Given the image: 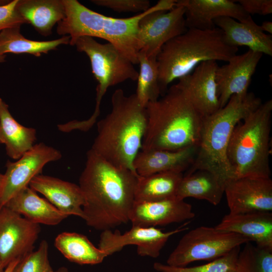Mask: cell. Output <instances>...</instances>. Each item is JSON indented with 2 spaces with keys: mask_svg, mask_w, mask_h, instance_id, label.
<instances>
[{
  "mask_svg": "<svg viewBox=\"0 0 272 272\" xmlns=\"http://www.w3.org/2000/svg\"><path fill=\"white\" fill-rule=\"evenodd\" d=\"M91 3L113 11L122 12L143 13L150 7L148 0H92Z\"/></svg>",
  "mask_w": 272,
  "mask_h": 272,
  "instance_id": "obj_34",
  "label": "cell"
},
{
  "mask_svg": "<svg viewBox=\"0 0 272 272\" xmlns=\"http://www.w3.org/2000/svg\"><path fill=\"white\" fill-rule=\"evenodd\" d=\"M29 186L64 214L83 218L84 198L79 185L40 174L32 179Z\"/></svg>",
  "mask_w": 272,
  "mask_h": 272,
  "instance_id": "obj_20",
  "label": "cell"
},
{
  "mask_svg": "<svg viewBox=\"0 0 272 272\" xmlns=\"http://www.w3.org/2000/svg\"><path fill=\"white\" fill-rule=\"evenodd\" d=\"M263 54L248 49L236 54L226 64L218 66L216 72L217 95L220 108L233 95H245Z\"/></svg>",
  "mask_w": 272,
  "mask_h": 272,
  "instance_id": "obj_15",
  "label": "cell"
},
{
  "mask_svg": "<svg viewBox=\"0 0 272 272\" xmlns=\"http://www.w3.org/2000/svg\"><path fill=\"white\" fill-rule=\"evenodd\" d=\"M3 179V174L0 173V190L1 188Z\"/></svg>",
  "mask_w": 272,
  "mask_h": 272,
  "instance_id": "obj_43",
  "label": "cell"
},
{
  "mask_svg": "<svg viewBox=\"0 0 272 272\" xmlns=\"http://www.w3.org/2000/svg\"><path fill=\"white\" fill-rule=\"evenodd\" d=\"M197 146H190L177 151L140 150L135 156L133 168L136 173L145 176L163 172L183 173L192 165Z\"/></svg>",
  "mask_w": 272,
  "mask_h": 272,
  "instance_id": "obj_21",
  "label": "cell"
},
{
  "mask_svg": "<svg viewBox=\"0 0 272 272\" xmlns=\"http://www.w3.org/2000/svg\"><path fill=\"white\" fill-rule=\"evenodd\" d=\"M175 0H160L140 21L137 33L138 52L157 56L163 46L187 30L184 9Z\"/></svg>",
  "mask_w": 272,
  "mask_h": 272,
  "instance_id": "obj_10",
  "label": "cell"
},
{
  "mask_svg": "<svg viewBox=\"0 0 272 272\" xmlns=\"http://www.w3.org/2000/svg\"><path fill=\"white\" fill-rule=\"evenodd\" d=\"M146 125V108L135 94L127 96L116 89L110 112L97 123L91 149L111 164L135 172L132 163L141 150Z\"/></svg>",
  "mask_w": 272,
  "mask_h": 272,
  "instance_id": "obj_2",
  "label": "cell"
},
{
  "mask_svg": "<svg viewBox=\"0 0 272 272\" xmlns=\"http://www.w3.org/2000/svg\"><path fill=\"white\" fill-rule=\"evenodd\" d=\"M146 108L147 125L141 150L174 151L198 146L203 117L176 84Z\"/></svg>",
  "mask_w": 272,
  "mask_h": 272,
  "instance_id": "obj_3",
  "label": "cell"
},
{
  "mask_svg": "<svg viewBox=\"0 0 272 272\" xmlns=\"http://www.w3.org/2000/svg\"><path fill=\"white\" fill-rule=\"evenodd\" d=\"M53 272H69L68 269L64 267L61 266L57 269L55 270H54Z\"/></svg>",
  "mask_w": 272,
  "mask_h": 272,
  "instance_id": "obj_39",
  "label": "cell"
},
{
  "mask_svg": "<svg viewBox=\"0 0 272 272\" xmlns=\"http://www.w3.org/2000/svg\"><path fill=\"white\" fill-rule=\"evenodd\" d=\"M225 183L213 173L197 170L183 175L176 197L184 200L187 197L205 200L217 206L224 194Z\"/></svg>",
  "mask_w": 272,
  "mask_h": 272,
  "instance_id": "obj_26",
  "label": "cell"
},
{
  "mask_svg": "<svg viewBox=\"0 0 272 272\" xmlns=\"http://www.w3.org/2000/svg\"><path fill=\"white\" fill-rule=\"evenodd\" d=\"M48 259V244L42 240L35 251L19 259L12 272H53Z\"/></svg>",
  "mask_w": 272,
  "mask_h": 272,
  "instance_id": "obj_33",
  "label": "cell"
},
{
  "mask_svg": "<svg viewBox=\"0 0 272 272\" xmlns=\"http://www.w3.org/2000/svg\"><path fill=\"white\" fill-rule=\"evenodd\" d=\"M137 58L140 72L135 93L141 104L146 107L149 102H154L161 95L159 84V65L157 56H148L139 51Z\"/></svg>",
  "mask_w": 272,
  "mask_h": 272,
  "instance_id": "obj_30",
  "label": "cell"
},
{
  "mask_svg": "<svg viewBox=\"0 0 272 272\" xmlns=\"http://www.w3.org/2000/svg\"><path fill=\"white\" fill-rule=\"evenodd\" d=\"M4 206L39 225H56L69 217L29 186L17 192Z\"/></svg>",
  "mask_w": 272,
  "mask_h": 272,
  "instance_id": "obj_23",
  "label": "cell"
},
{
  "mask_svg": "<svg viewBox=\"0 0 272 272\" xmlns=\"http://www.w3.org/2000/svg\"><path fill=\"white\" fill-rule=\"evenodd\" d=\"M176 5L184 9L187 29L210 30L216 27L214 21L218 18L227 17L243 21L251 16L235 1L178 0Z\"/></svg>",
  "mask_w": 272,
  "mask_h": 272,
  "instance_id": "obj_18",
  "label": "cell"
},
{
  "mask_svg": "<svg viewBox=\"0 0 272 272\" xmlns=\"http://www.w3.org/2000/svg\"><path fill=\"white\" fill-rule=\"evenodd\" d=\"M70 40L69 36L49 41L32 40L21 33L20 27L8 28L0 33V55L28 53L40 56L56 49L59 45L69 44Z\"/></svg>",
  "mask_w": 272,
  "mask_h": 272,
  "instance_id": "obj_29",
  "label": "cell"
},
{
  "mask_svg": "<svg viewBox=\"0 0 272 272\" xmlns=\"http://www.w3.org/2000/svg\"><path fill=\"white\" fill-rule=\"evenodd\" d=\"M238 48L228 45L222 31L187 29L184 33L166 43L157 56L161 95L176 79L188 74L200 63L209 60L227 62Z\"/></svg>",
  "mask_w": 272,
  "mask_h": 272,
  "instance_id": "obj_5",
  "label": "cell"
},
{
  "mask_svg": "<svg viewBox=\"0 0 272 272\" xmlns=\"http://www.w3.org/2000/svg\"><path fill=\"white\" fill-rule=\"evenodd\" d=\"M223 33L226 43L232 46H245L249 50L272 56V36L263 32L251 16L243 21L227 17L214 21Z\"/></svg>",
  "mask_w": 272,
  "mask_h": 272,
  "instance_id": "obj_22",
  "label": "cell"
},
{
  "mask_svg": "<svg viewBox=\"0 0 272 272\" xmlns=\"http://www.w3.org/2000/svg\"><path fill=\"white\" fill-rule=\"evenodd\" d=\"M218 66L216 61L202 62L191 73L179 78L176 84L203 117L220 108L216 82Z\"/></svg>",
  "mask_w": 272,
  "mask_h": 272,
  "instance_id": "obj_16",
  "label": "cell"
},
{
  "mask_svg": "<svg viewBox=\"0 0 272 272\" xmlns=\"http://www.w3.org/2000/svg\"><path fill=\"white\" fill-rule=\"evenodd\" d=\"M64 19L57 23L58 34L69 36L72 46L80 37L106 40L133 64H138L137 33L140 20L151 9L132 17L116 18L104 16L86 7L77 0H62Z\"/></svg>",
  "mask_w": 272,
  "mask_h": 272,
  "instance_id": "obj_6",
  "label": "cell"
},
{
  "mask_svg": "<svg viewBox=\"0 0 272 272\" xmlns=\"http://www.w3.org/2000/svg\"><path fill=\"white\" fill-rule=\"evenodd\" d=\"M240 250L237 247L227 254L204 264L191 267H176L156 262L154 268L159 272H236V262Z\"/></svg>",
  "mask_w": 272,
  "mask_h": 272,
  "instance_id": "obj_32",
  "label": "cell"
},
{
  "mask_svg": "<svg viewBox=\"0 0 272 272\" xmlns=\"http://www.w3.org/2000/svg\"><path fill=\"white\" fill-rule=\"evenodd\" d=\"M89 58L92 73L98 82L94 113L99 115L102 98L107 89L126 80L136 81L139 72L133 64L110 43L104 44L94 38H79L74 45Z\"/></svg>",
  "mask_w": 272,
  "mask_h": 272,
  "instance_id": "obj_8",
  "label": "cell"
},
{
  "mask_svg": "<svg viewBox=\"0 0 272 272\" xmlns=\"http://www.w3.org/2000/svg\"><path fill=\"white\" fill-rule=\"evenodd\" d=\"M62 155L58 150L40 143L15 162L8 161L0 190V208L19 191L28 186L32 179L40 174L47 163L59 160Z\"/></svg>",
  "mask_w": 272,
  "mask_h": 272,
  "instance_id": "obj_11",
  "label": "cell"
},
{
  "mask_svg": "<svg viewBox=\"0 0 272 272\" xmlns=\"http://www.w3.org/2000/svg\"><path fill=\"white\" fill-rule=\"evenodd\" d=\"M6 55H0V63L6 61Z\"/></svg>",
  "mask_w": 272,
  "mask_h": 272,
  "instance_id": "obj_40",
  "label": "cell"
},
{
  "mask_svg": "<svg viewBox=\"0 0 272 272\" xmlns=\"http://www.w3.org/2000/svg\"><path fill=\"white\" fill-rule=\"evenodd\" d=\"M229 213L272 211V180L270 178L241 177L225 184Z\"/></svg>",
  "mask_w": 272,
  "mask_h": 272,
  "instance_id": "obj_14",
  "label": "cell"
},
{
  "mask_svg": "<svg viewBox=\"0 0 272 272\" xmlns=\"http://www.w3.org/2000/svg\"><path fill=\"white\" fill-rule=\"evenodd\" d=\"M248 242L250 241L238 234L200 226L182 236L168 256L167 264L184 267L196 261L213 260Z\"/></svg>",
  "mask_w": 272,
  "mask_h": 272,
  "instance_id": "obj_9",
  "label": "cell"
},
{
  "mask_svg": "<svg viewBox=\"0 0 272 272\" xmlns=\"http://www.w3.org/2000/svg\"><path fill=\"white\" fill-rule=\"evenodd\" d=\"M18 1H10L7 4L0 6V33L5 29L21 27L27 23L16 10Z\"/></svg>",
  "mask_w": 272,
  "mask_h": 272,
  "instance_id": "obj_35",
  "label": "cell"
},
{
  "mask_svg": "<svg viewBox=\"0 0 272 272\" xmlns=\"http://www.w3.org/2000/svg\"><path fill=\"white\" fill-rule=\"evenodd\" d=\"M5 268L0 260V272H4Z\"/></svg>",
  "mask_w": 272,
  "mask_h": 272,
  "instance_id": "obj_42",
  "label": "cell"
},
{
  "mask_svg": "<svg viewBox=\"0 0 272 272\" xmlns=\"http://www.w3.org/2000/svg\"><path fill=\"white\" fill-rule=\"evenodd\" d=\"M10 1L0 0V6L4 5L8 3Z\"/></svg>",
  "mask_w": 272,
  "mask_h": 272,
  "instance_id": "obj_41",
  "label": "cell"
},
{
  "mask_svg": "<svg viewBox=\"0 0 272 272\" xmlns=\"http://www.w3.org/2000/svg\"><path fill=\"white\" fill-rule=\"evenodd\" d=\"M249 15L265 16L272 13L271 0L236 1Z\"/></svg>",
  "mask_w": 272,
  "mask_h": 272,
  "instance_id": "obj_36",
  "label": "cell"
},
{
  "mask_svg": "<svg viewBox=\"0 0 272 272\" xmlns=\"http://www.w3.org/2000/svg\"><path fill=\"white\" fill-rule=\"evenodd\" d=\"M36 141V129L17 122L0 98V144L5 145L7 155L18 160L32 148Z\"/></svg>",
  "mask_w": 272,
  "mask_h": 272,
  "instance_id": "obj_24",
  "label": "cell"
},
{
  "mask_svg": "<svg viewBox=\"0 0 272 272\" xmlns=\"http://www.w3.org/2000/svg\"><path fill=\"white\" fill-rule=\"evenodd\" d=\"M195 217L190 204L176 196L153 201H134L129 221L132 226L156 227L188 221Z\"/></svg>",
  "mask_w": 272,
  "mask_h": 272,
  "instance_id": "obj_17",
  "label": "cell"
},
{
  "mask_svg": "<svg viewBox=\"0 0 272 272\" xmlns=\"http://www.w3.org/2000/svg\"><path fill=\"white\" fill-rule=\"evenodd\" d=\"M183 173L163 172L148 176H138L134 201H153L176 196Z\"/></svg>",
  "mask_w": 272,
  "mask_h": 272,
  "instance_id": "obj_28",
  "label": "cell"
},
{
  "mask_svg": "<svg viewBox=\"0 0 272 272\" xmlns=\"http://www.w3.org/2000/svg\"><path fill=\"white\" fill-rule=\"evenodd\" d=\"M272 100L262 103L235 126L227 150L234 178H270Z\"/></svg>",
  "mask_w": 272,
  "mask_h": 272,
  "instance_id": "obj_7",
  "label": "cell"
},
{
  "mask_svg": "<svg viewBox=\"0 0 272 272\" xmlns=\"http://www.w3.org/2000/svg\"><path fill=\"white\" fill-rule=\"evenodd\" d=\"M138 176L89 150L79 182L84 198L82 219L86 224L103 231L129 222Z\"/></svg>",
  "mask_w": 272,
  "mask_h": 272,
  "instance_id": "obj_1",
  "label": "cell"
},
{
  "mask_svg": "<svg viewBox=\"0 0 272 272\" xmlns=\"http://www.w3.org/2000/svg\"><path fill=\"white\" fill-rule=\"evenodd\" d=\"M189 223L185 222L179 228L165 232L156 227L140 226H132L123 234L118 231H103L98 247L110 255L120 251L125 246L135 245L139 255L157 258L170 237L188 229L186 226Z\"/></svg>",
  "mask_w": 272,
  "mask_h": 272,
  "instance_id": "obj_13",
  "label": "cell"
},
{
  "mask_svg": "<svg viewBox=\"0 0 272 272\" xmlns=\"http://www.w3.org/2000/svg\"><path fill=\"white\" fill-rule=\"evenodd\" d=\"M40 231L39 224L5 206L0 208V260L5 268L33 250Z\"/></svg>",
  "mask_w": 272,
  "mask_h": 272,
  "instance_id": "obj_12",
  "label": "cell"
},
{
  "mask_svg": "<svg viewBox=\"0 0 272 272\" xmlns=\"http://www.w3.org/2000/svg\"><path fill=\"white\" fill-rule=\"evenodd\" d=\"M260 28L263 32H266L270 35L272 34V22L271 21H265L262 22L260 25Z\"/></svg>",
  "mask_w": 272,
  "mask_h": 272,
  "instance_id": "obj_37",
  "label": "cell"
},
{
  "mask_svg": "<svg viewBox=\"0 0 272 272\" xmlns=\"http://www.w3.org/2000/svg\"><path fill=\"white\" fill-rule=\"evenodd\" d=\"M217 229L238 234L260 248L272 251V213L257 211L226 215L215 227Z\"/></svg>",
  "mask_w": 272,
  "mask_h": 272,
  "instance_id": "obj_19",
  "label": "cell"
},
{
  "mask_svg": "<svg viewBox=\"0 0 272 272\" xmlns=\"http://www.w3.org/2000/svg\"><path fill=\"white\" fill-rule=\"evenodd\" d=\"M19 259H16L10 263L5 268L4 272H12Z\"/></svg>",
  "mask_w": 272,
  "mask_h": 272,
  "instance_id": "obj_38",
  "label": "cell"
},
{
  "mask_svg": "<svg viewBox=\"0 0 272 272\" xmlns=\"http://www.w3.org/2000/svg\"><path fill=\"white\" fill-rule=\"evenodd\" d=\"M19 14L41 35L49 36L53 26L65 17L62 0H18Z\"/></svg>",
  "mask_w": 272,
  "mask_h": 272,
  "instance_id": "obj_25",
  "label": "cell"
},
{
  "mask_svg": "<svg viewBox=\"0 0 272 272\" xmlns=\"http://www.w3.org/2000/svg\"><path fill=\"white\" fill-rule=\"evenodd\" d=\"M236 272H272V251L250 242L244 244L237 257Z\"/></svg>",
  "mask_w": 272,
  "mask_h": 272,
  "instance_id": "obj_31",
  "label": "cell"
},
{
  "mask_svg": "<svg viewBox=\"0 0 272 272\" xmlns=\"http://www.w3.org/2000/svg\"><path fill=\"white\" fill-rule=\"evenodd\" d=\"M54 246L69 261L79 264H97L108 254L82 234L63 232L56 237Z\"/></svg>",
  "mask_w": 272,
  "mask_h": 272,
  "instance_id": "obj_27",
  "label": "cell"
},
{
  "mask_svg": "<svg viewBox=\"0 0 272 272\" xmlns=\"http://www.w3.org/2000/svg\"><path fill=\"white\" fill-rule=\"evenodd\" d=\"M261 103V99L252 92L233 95L225 106L203 117L196 156L186 174L208 170L225 184L234 178L227 155L231 134L237 123Z\"/></svg>",
  "mask_w": 272,
  "mask_h": 272,
  "instance_id": "obj_4",
  "label": "cell"
}]
</instances>
